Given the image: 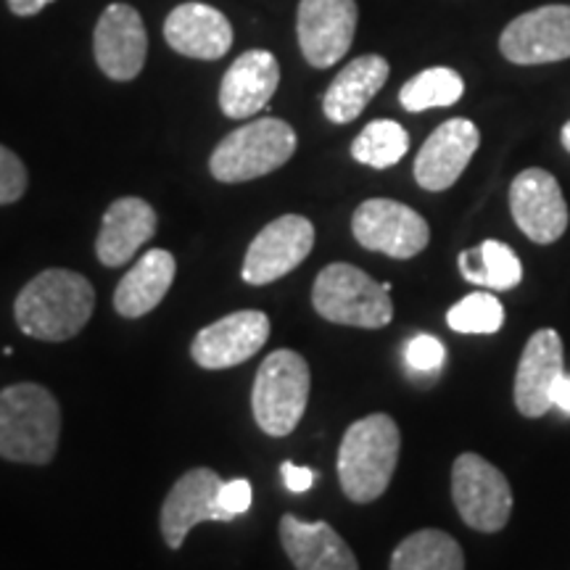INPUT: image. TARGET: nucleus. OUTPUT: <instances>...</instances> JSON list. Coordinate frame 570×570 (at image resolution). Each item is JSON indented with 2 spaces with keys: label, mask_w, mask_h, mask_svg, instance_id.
Returning <instances> with one entry per match:
<instances>
[{
  "label": "nucleus",
  "mask_w": 570,
  "mask_h": 570,
  "mask_svg": "<svg viewBox=\"0 0 570 570\" xmlns=\"http://www.w3.org/2000/svg\"><path fill=\"white\" fill-rule=\"evenodd\" d=\"M223 479L209 468H194L175 481L173 491L161 504V537L169 550H180L194 525L206 520L227 523V512L219 508V489Z\"/></svg>",
  "instance_id": "nucleus-13"
},
{
  "label": "nucleus",
  "mask_w": 570,
  "mask_h": 570,
  "mask_svg": "<svg viewBox=\"0 0 570 570\" xmlns=\"http://www.w3.org/2000/svg\"><path fill=\"white\" fill-rule=\"evenodd\" d=\"M452 499L460 518L473 531L497 533L510 523L512 489L497 465L481 454L465 452L452 468Z\"/></svg>",
  "instance_id": "nucleus-7"
},
{
  "label": "nucleus",
  "mask_w": 570,
  "mask_h": 570,
  "mask_svg": "<svg viewBox=\"0 0 570 570\" xmlns=\"http://www.w3.org/2000/svg\"><path fill=\"white\" fill-rule=\"evenodd\" d=\"M298 46L315 69H327L348 53L356 32L354 0H302L296 19Z\"/></svg>",
  "instance_id": "nucleus-12"
},
{
  "label": "nucleus",
  "mask_w": 570,
  "mask_h": 570,
  "mask_svg": "<svg viewBox=\"0 0 570 570\" xmlns=\"http://www.w3.org/2000/svg\"><path fill=\"white\" fill-rule=\"evenodd\" d=\"M550 404L552 407H558L560 412H566L570 415V375L562 373L558 381H554V386L550 391Z\"/></svg>",
  "instance_id": "nucleus-33"
},
{
  "label": "nucleus",
  "mask_w": 570,
  "mask_h": 570,
  "mask_svg": "<svg viewBox=\"0 0 570 570\" xmlns=\"http://www.w3.org/2000/svg\"><path fill=\"white\" fill-rule=\"evenodd\" d=\"M281 85V63L269 51L254 48L238 56L219 85V109L230 119H248L273 101Z\"/></svg>",
  "instance_id": "nucleus-17"
},
{
  "label": "nucleus",
  "mask_w": 570,
  "mask_h": 570,
  "mask_svg": "<svg viewBox=\"0 0 570 570\" xmlns=\"http://www.w3.org/2000/svg\"><path fill=\"white\" fill-rule=\"evenodd\" d=\"M48 3H53V0H9V9L17 13V17H35V13H40Z\"/></svg>",
  "instance_id": "nucleus-34"
},
{
  "label": "nucleus",
  "mask_w": 570,
  "mask_h": 570,
  "mask_svg": "<svg viewBox=\"0 0 570 570\" xmlns=\"http://www.w3.org/2000/svg\"><path fill=\"white\" fill-rule=\"evenodd\" d=\"M389 71V61L375 53L360 56V59L346 63L323 98L325 117L333 125L354 122L365 111V106L377 96V90L386 85Z\"/></svg>",
  "instance_id": "nucleus-23"
},
{
  "label": "nucleus",
  "mask_w": 570,
  "mask_h": 570,
  "mask_svg": "<svg viewBox=\"0 0 570 570\" xmlns=\"http://www.w3.org/2000/svg\"><path fill=\"white\" fill-rule=\"evenodd\" d=\"M281 473H283L285 487L294 491V494H304V491H309L312 483H315V470L298 468L294 462H283Z\"/></svg>",
  "instance_id": "nucleus-32"
},
{
  "label": "nucleus",
  "mask_w": 570,
  "mask_h": 570,
  "mask_svg": "<svg viewBox=\"0 0 570 570\" xmlns=\"http://www.w3.org/2000/svg\"><path fill=\"white\" fill-rule=\"evenodd\" d=\"M219 508L227 512L230 520L248 512V508H252V483L246 479H233L223 483V489H219Z\"/></svg>",
  "instance_id": "nucleus-31"
},
{
  "label": "nucleus",
  "mask_w": 570,
  "mask_h": 570,
  "mask_svg": "<svg viewBox=\"0 0 570 570\" xmlns=\"http://www.w3.org/2000/svg\"><path fill=\"white\" fill-rule=\"evenodd\" d=\"M510 212L533 244H554L568 230L570 214L560 183L547 169H523L510 185Z\"/></svg>",
  "instance_id": "nucleus-11"
},
{
  "label": "nucleus",
  "mask_w": 570,
  "mask_h": 570,
  "mask_svg": "<svg viewBox=\"0 0 570 570\" xmlns=\"http://www.w3.org/2000/svg\"><path fill=\"white\" fill-rule=\"evenodd\" d=\"M404 360H407V367L412 373H436V370L444 365L446 348L436 336H428V333H420L404 348Z\"/></svg>",
  "instance_id": "nucleus-29"
},
{
  "label": "nucleus",
  "mask_w": 570,
  "mask_h": 570,
  "mask_svg": "<svg viewBox=\"0 0 570 570\" xmlns=\"http://www.w3.org/2000/svg\"><path fill=\"white\" fill-rule=\"evenodd\" d=\"M312 248H315V225L302 214H283L252 240L240 275L248 285L275 283L294 273L312 254Z\"/></svg>",
  "instance_id": "nucleus-9"
},
{
  "label": "nucleus",
  "mask_w": 570,
  "mask_h": 570,
  "mask_svg": "<svg viewBox=\"0 0 570 570\" xmlns=\"http://www.w3.org/2000/svg\"><path fill=\"white\" fill-rule=\"evenodd\" d=\"M460 273L468 283L483 285L489 291H512L523 281V265L508 244L483 240L481 246L468 248L458 259Z\"/></svg>",
  "instance_id": "nucleus-25"
},
{
  "label": "nucleus",
  "mask_w": 570,
  "mask_h": 570,
  "mask_svg": "<svg viewBox=\"0 0 570 570\" xmlns=\"http://www.w3.org/2000/svg\"><path fill=\"white\" fill-rule=\"evenodd\" d=\"M465 92V82L454 69L433 67L420 71L404 85L399 92V104L407 111H428V109H446L454 106Z\"/></svg>",
  "instance_id": "nucleus-26"
},
{
  "label": "nucleus",
  "mask_w": 570,
  "mask_h": 570,
  "mask_svg": "<svg viewBox=\"0 0 570 570\" xmlns=\"http://www.w3.org/2000/svg\"><path fill=\"white\" fill-rule=\"evenodd\" d=\"M177 273L175 256L164 248H151L140 256L114 291V309L127 320L154 312L169 294Z\"/></svg>",
  "instance_id": "nucleus-22"
},
{
  "label": "nucleus",
  "mask_w": 570,
  "mask_h": 570,
  "mask_svg": "<svg viewBox=\"0 0 570 570\" xmlns=\"http://www.w3.org/2000/svg\"><path fill=\"white\" fill-rule=\"evenodd\" d=\"M446 325L462 336H491L502 331L504 325V306L494 294L479 291L470 294L446 312Z\"/></svg>",
  "instance_id": "nucleus-28"
},
{
  "label": "nucleus",
  "mask_w": 570,
  "mask_h": 570,
  "mask_svg": "<svg viewBox=\"0 0 570 570\" xmlns=\"http://www.w3.org/2000/svg\"><path fill=\"white\" fill-rule=\"evenodd\" d=\"M27 190V167L13 151L0 146V206L13 204Z\"/></svg>",
  "instance_id": "nucleus-30"
},
{
  "label": "nucleus",
  "mask_w": 570,
  "mask_h": 570,
  "mask_svg": "<svg viewBox=\"0 0 570 570\" xmlns=\"http://www.w3.org/2000/svg\"><path fill=\"white\" fill-rule=\"evenodd\" d=\"M312 373L306 360L291 348H277L262 362L254 377V420L267 436L283 439L302 423L309 404Z\"/></svg>",
  "instance_id": "nucleus-5"
},
{
  "label": "nucleus",
  "mask_w": 570,
  "mask_h": 570,
  "mask_svg": "<svg viewBox=\"0 0 570 570\" xmlns=\"http://www.w3.org/2000/svg\"><path fill=\"white\" fill-rule=\"evenodd\" d=\"M169 48L188 59L217 61L230 51L233 27L223 11L206 3H183L164 21Z\"/></svg>",
  "instance_id": "nucleus-19"
},
{
  "label": "nucleus",
  "mask_w": 570,
  "mask_h": 570,
  "mask_svg": "<svg viewBox=\"0 0 570 570\" xmlns=\"http://www.w3.org/2000/svg\"><path fill=\"white\" fill-rule=\"evenodd\" d=\"M156 219L154 206L142 198H117L104 214L101 233L96 238V254L106 267H122L154 238Z\"/></svg>",
  "instance_id": "nucleus-20"
},
{
  "label": "nucleus",
  "mask_w": 570,
  "mask_h": 570,
  "mask_svg": "<svg viewBox=\"0 0 570 570\" xmlns=\"http://www.w3.org/2000/svg\"><path fill=\"white\" fill-rule=\"evenodd\" d=\"M560 140H562V146H566V151L570 154V122H566V125H562Z\"/></svg>",
  "instance_id": "nucleus-35"
},
{
  "label": "nucleus",
  "mask_w": 570,
  "mask_h": 570,
  "mask_svg": "<svg viewBox=\"0 0 570 570\" xmlns=\"http://www.w3.org/2000/svg\"><path fill=\"white\" fill-rule=\"evenodd\" d=\"M315 312L327 323L377 331L394 320L391 285L377 283L365 269L336 262L317 275L312 288Z\"/></svg>",
  "instance_id": "nucleus-4"
},
{
  "label": "nucleus",
  "mask_w": 570,
  "mask_h": 570,
  "mask_svg": "<svg viewBox=\"0 0 570 570\" xmlns=\"http://www.w3.org/2000/svg\"><path fill=\"white\" fill-rule=\"evenodd\" d=\"M92 51L106 77L117 82L135 80L148 53V35L140 13L127 3H111L96 24Z\"/></svg>",
  "instance_id": "nucleus-15"
},
{
  "label": "nucleus",
  "mask_w": 570,
  "mask_h": 570,
  "mask_svg": "<svg viewBox=\"0 0 570 570\" xmlns=\"http://www.w3.org/2000/svg\"><path fill=\"white\" fill-rule=\"evenodd\" d=\"M356 244L391 259H412L431 240V227L407 204L391 198H370L356 206L352 217Z\"/></svg>",
  "instance_id": "nucleus-8"
},
{
  "label": "nucleus",
  "mask_w": 570,
  "mask_h": 570,
  "mask_svg": "<svg viewBox=\"0 0 570 570\" xmlns=\"http://www.w3.org/2000/svg\"><path fill=\"white\" fill-rule=\"evenodd\" d=\"M389 570H465V554L446 531L423 529L396 547Z\"/></svg>",
  "instance_id": "nucleus-24"
},
{
  "label": "nucleus",
  "mask_w": 570,
  "mask_h": 570,
  "mask_svg": "<svg viewBox=\"0 0 570 570\" xmlns=\"http://www.w3.org/2000/svg\"><path fill=\"white\" fill-rule=\"evenodd\" d=\"M281 544L296 570H360L352 547L325 520L304 523L296 515H283Z\"/></svg>",
  "instance_id": "nucleus-21"
},
{
  "label": "nucleus",
  "mask_w": 570,
  "mask_h": 570,
  "mask_svg": "<svg viewBox=\"0 0 570 570\" xmlns=\"http://www.w3.org/2000/svg\"><path fill=\"white\" fill-rule=\"evenodd\" d=\"M479 127L470 119L458 117L436 127L415 156V180L420 188L431 194L452 188L479 151Z\"/></svg>",
  "instance_id": "nucleus-16"
},
{
  "label": "nucleus",
  "mask_w": 570,
  "mask_h": 570,
  "mask_svg": "<svg viewBox=\"0 0 570 570\" xmlns=\"http://www.w3.org/2000/svg\"><path fill=\"white\" fill-rule=\"evenodd\" d=\"M402 449L394 417L375 412L346 428L338 446V481L356 504H370L389 489Z\"/></svg>",
  "instance_id": "nucleus-2"
},
{
  "label": "nucleus",
  "mask_w": 570,
  "mask_h": 570,
  "mask_svg": "<svg viewBox=\"0 0 570 570\" xmlns=\"http://www.w3.org/2000/svg\"><path fill=\"white\" fill-rule=\"evenodd\" d=\"M96 291L90 281L71 269H46L19 291L13 315L24 336L38 341L75 338L90 323Z\"/></svg>",
  "instance_id": "nucleus-1"
},
{
  "label": "nucleus",
  "mask_w": 570,
  "mask_h": 570,
  "mask_svg": "<svg viewBox=\"0 0 570 570\" xmlns=\"http://www.w3.org/2000/svg\"><path fill=\"white\" fill-rule=\"evenodd\" d=\"M562 370V341L558 331L541 327L520 354L515 373V407L523 417H541L552 410L550 391Z\"/></svg>",
  "instance_id": "nucleus-18"
},
{
  "label": "nucleus",
  "mask_w": 570,
  "mask_h": 570,
  "mask_svg": "<svg viewBox=\"0 0 570 570\" xmlns=\"http://www.w3.org/2000/svg\"><path fill=\"white\" fill-rule=\"evenodd\" d=\"M61 436V407L38 383H17L0 391V458L27 465H48Z\"/></svg>",
  "instance_id": "nucleus-3"
},
{
  "label": "nucleus",
  "mask_w": 570,
  "mask_h": 570,
  "mask_svg": "<svg viewBox=\"0 0 570 570\" xmlns=\"http://www.w3.org/2000/svg\"><path fill=\"white\" fill-rule=\"evenodd\" d=\"M499 51L518 67L570 59V6H541L504 27Z\"/></svg>",
  "instance_id": "nucleus-10"
},
{
  "label": "nucleus",
  "mask_w": 570,
  "mask_h": 570,
  "mask_svg": "<svg viewBox=\"0 0 570 570\" xmlns=\"http://www.w3.org/2000/svg\"><path fill=\"white\" fill-rule=\"evenodd\" d=\"M296 151L294 127L267 117L233 130L214 148L209 169L219 183H246L281 169Z\"/></svg>",
  "instance_id": "nucleus-6"
},
{
  "label": "nucleus",
  "mask_w": 570,
  "mask_h": 570,
  "mask_svg": "<svg viewBox=\"0 0 570 570\" xmlns=\"http://www.w3.org/2000/svg\"><path fill=\"white\" fill-rule=\"evenodd\" d=\"M269 338V317L265 312L240 309L196 333L190 356L204 370H227L244 365Z\"/></svg>",
  "instance_id": "nucleus-14"
},
{
  "label": "nucleus",
  "mask_w": 570,
  "mask_h": 570,
  "mask_svg": "<svg viewBox=\"0 0 570 570\" xmlns=\"http://www.w3.org/2000/svg\"><path fill=\"white\" fill-rule=\"evenodd\" d=\"M410 151V135L394 119H375L352 142V156L373 169H389Z\"/></svg>",
  "instance_id": "nucleus-27"
}]
</instances>
